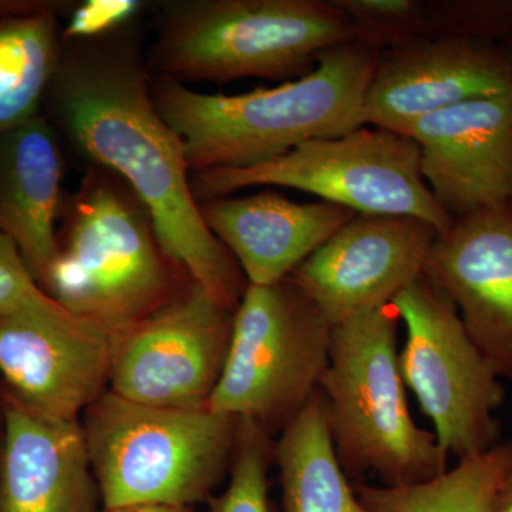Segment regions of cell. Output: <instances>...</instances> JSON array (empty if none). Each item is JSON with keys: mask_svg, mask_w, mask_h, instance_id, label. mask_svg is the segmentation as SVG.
Listing matches in <instances>:
<instances>
[{"mask_svg": "<svg viewBox=\"0 0 512 512\" xmlns=\"http://www.w3.org/2000/svg\"><path fill=\"white\" fill-rule=\"evenodd\" d=\"M69 43L49 89L60 126L93 165L136 192L188 278L237 311L248 279L202 218L183 141L158 113L146 64L113 35Z\"/></svg>", "mask_w": 512, "mask_h": 512, "instance_id": "cell-1", "label": "cell"}, {"mask_svg": "<svg viewBox=\"0 0 512 512\" xmlns=\"http://www.w3.org/2000/svg\"><path fill=\"white\" fill-rule=\"evenodd\" d=\"M380 53L363 40L332 47L301 79L241 94L200 93L151 76V96L183 141L191 174L247 168L363 127V99Z\"/></svg>", "mask_w": 512, "mask_h": 512, "instance_id": "cell-2", "label": "cell"}, {"mask_svg": "<svg viewBox=\"0 0 512 512\" xmlns=\"http://www.w3.org/2000/svg\"><path fill=\"white\" fill-rule=\"evenodd\" d=\"M59 224L42 288L114 339L192 282L165 252L136 192L107 168L90 167L63 200Z\"/></svg>", "mask_w": 512, "mask_h": 512, "instance_id": "cell-3", "label": "cell"}, {"mask_svg": "<svg viewBox=\"0 0 512 512\" xmlns=\"http://www.w3.org/2000/svg\"><path fill=\"white\" fill-rule=\"evenodd\" d=\"M362 40L333 0H175L161 6L153 77L229 83L301 79L319 56Z\"/></svg>", "mask_w": 512, "mask_h": 512, "instance_id": "cell-4", "label": "cell"}, {"mask_svg": "<svg viewBox=\"0 0 512 512\" xmlns=\"http://www.w3.org/2000/svg\"><path fill=\"white\" fill-rule=\"evenodd\" d=\"M399 320L387 305L332 326L329 365L319 383L346 476L373 471L384 487L424 483L447 471L436 436L420 429L407 407Z\"/></svg>", "mask_w": 512, "mask_h": 512, "instance_id": "cell-5", "label": "cell"}, {"mask_svg": "<svg viewBox=\"0 0 512 512\" xmlns=\"http://www.w3.org/2000/svg\"><path fill=\"white\" fill-rule=\"evenodd\" d=\"M82 429L103 508L191 507L231 468L238 419L204 409H164L106 390Z\"/></svg>", "mask_w": 512, "mask_h": 512, "instance_id": "cell-6", "label": "cell"}, {"mask_svg": "<svg viewBox=\"0 0 512 512\" xmlns=\"http://www.w3.org/2000/svg\"><path fill=\"white\" fill-rule=\"evenodd\" d=\"M252 187L309 192L356 214L410 215L439 232L451 222L421 177L417 144L384 128L363 126L345 136L316 138L252 167L191 174L198 202Z\"/></svg>", "mask_w": 512, "mask_h": 512, "instance_id": "cell-7", "label": "cell"}, {"mask_svg": "<svg viewBox=\"0 0 512 512\" xmlns=\"http://www.w3.org/2000/svg\"><path fill=\"white\" fill-rule=\"evenodd\" d=\"M332 325L289 279L248 285L210 409L272 429L301 412L329 365Z\"/></svg>", "mask_w": 512, "mask_h": 512, "instance_id": "cell-8", "label": "cell"}, {"mask_svg": "<svg viewBox=\"0 0 512 512\" xmlns=\"http://www.w3.org/2000/svg\"><path fill=\"white\" fill-rule=\"evenodd\" d=\"M407 329L399 353L403 382L434 424L443 453L478 456L500 443L494 413L505 389L467 332L456 305L426 276L392 302Z\"/></svg>", "mask_w": 512, "mask_h": 512, "instance_id": "cell-9", "label": "cell"}, {"mask_svg": "<svg viewBox=\"0 0 512 512\" xmlns=\"http://www.w3.org/2000/svg\"><path fill=\"white\" fill-rule=\"evenodd\" d=\"M232 323L234 312L190 282L114 339L110 392L144 406L210 407L227 360Z\"/></svg>", "mask_w": 512, "mask_h": 512, "instance_id": "cell-10", "label": "cell"}, {"mask_svg": "<svg viewBox=\"0 0 512 512\" xmlns=\"http://www.w3.org/2000/svg\"><path fill=\"white\" fill-rule=\"evenodd\" d=\"M437 234L410 215L357 214L286 279L339 325L392 305L423 275Z\"/></svg>", "mask_w": 512, "mask_h": 512, "instance_id": "cell-11", "label": "cell"}, {"mask_svg": "<svg viewBox=\"0 0 512 512\" xmlns=\"http://www.w3.org/2000/svg\"><path fill=\"white\" fill-rule=\"evenodd\" d=\"M504 94H512L507 46L421 37L382 50L363 99L362 123L404 134L437 111Z\"/></svg>", "mask_w": 512, "mask_h": 512, "instance_id": "cell-12", "label": "cell"}, {"mask_svg": "<svg viewBox=\"0 0 512 512\" xmlns=\"http://www.w3.org/2000/svg\"><path fill=\"white\" fill-rule=\"evenodd\" d=\"M113 345V336L77 318H2L5 397L40 419L76 423L106 392Z\"/></svg>", "mask_w": 512, "mask_h": 512, "instance_id": "cell-13", "label": "cell"}, {"mask_svg": "<svg viewBox=\"0 0 512 512\" xmlns=\"http://www.w3.org/2000/svg\"><path fill=\"white\" fill-rule=\"evenodd\" d=\"M423 275L456 305L495 375L512 380V202L451 218Z\"/></svg>", "mask_w": 512, "mask_h": 512, "instance_id": "cell-14", "label": "cell"}, {"mask_svg": "<svg viewBox=\"0 0 512 512\" xmlns=\"http://www.w3.org/2000/svg\"><path fill=\"white\" fill-rule=\"evenodd\" d=\"M424 183L451 218L512 202V94L463 101L404 133Z\"/></svg>", "mask_w": 512, "mask_h": 512, "instance_id": "cell-15", "label": "cell"}, {"mask_svg": "<svg viewBox=\"0 0 512 512\" xmlns=\"http://www.w3.org/2000/svg\"><path fill=\"white\" fill-rule=\"evenodd\" d=\"M205 224L251 285H274L328 242L356 212L332 202H293L274 191L200 202Z\"/></svg>", "mask_w": 512, "mask_h": 512, "instance_id": "cell-16", "label": "cell"}, {"mask_svg": "<svg viewBox=\"0 0 512 512\" xmlns=\"http://www.w3.org/2000/svg\"><path fill=\"white\" fill-rule=\"evenodd\" d=\"M0 512H97L100 494L82 424L33 416L5 397Z\"/></svg>", "mask_w": 512, "mask_h": 512, "instance_id": "cell-17", "label": "cell"}, {"mask_svg": "<svg viewBox=\"0 0 512 512\" xmlns=\"http://www.w3.org/2000/svg\"><path fill=\"white\" fill-rule=\"evenodd\" d=\"M62 165L56 131L43 117L0 134V231L40 286L57 251Z\"/></svg>", "mask_w": 512, "mask_h": 512, "instance_id": "cell-18", "label": "cell"}, {"mask_svg": "<svg viewBox=\"0 0 512 512\" xmlns=\"http://www.w3.org/2000/svg\"><path fill=\"white\" fill-rule=\"evenodd\" d=\"M274 460L284 512H369L340 466L319 389L282 429Z\"/></svg>", "mask_w": 512, "mask_h": 512, "instance_id": "cell-19", "label": "cell"}, {"mask_svg": "<svg viewBox=\"0 0 512 512\" xmlns=\"http://www.w3.org/2000/svg\"><path fill=\"white\" fill-rule=\"evenodd\" d=\"M57 13H30L0 22V134L39 116L62 55Z\"/></svg>", "mask_w": 512, "mask_h": 512, "instance_id": "cell-20", "label": "cell"}, {"mask_svg": "<svg viewBox=\"0 0 512 512\" xmlns=\"http://www.w3.org/2000/svg\"><path fill=\"white\" fill-rule=\"evenodd\" d=\"M512 467V436L424 483L406 487H353L369 512H490Z\"/></svg>", "mask_w": 512, "mask_h": 512, "instance_id": "cell-21", "label": "cell"}, {"mask_svg": "<svg viewBox=\"0 0 512 512\" xmlns=\"http://www.w3.org/2000/svg\"><path fill=\"white\" fill-rule=\"evenodd\" d=\"M271 434L251 419H238L227 490L210 498V512H272L268 468L274 460Z\"/></svg>", "mask_w": 512, "mask_h": 512, "instance_id": "cell-22", "label": "cell"}, {"mask_svg": "<svg viewBox=\"0 0 512 512\" xmlns=\"http://www.w3.org/2000/svg\"><path fill=\"white\" fill-rule=\"evenodd\" d=\"M426 37L505 45L512 39V0L426 2Z\"/></svg>", "mask_w": 512, "mask_h": 512, "instance_id": "cell-23", "label": "cell"}, {"mask_svg": "<svg viewBox=\"0 0 512 512\" xmlns=\"http://www.w3.org/2000/svg\"><path fill=\"white\" fill-rule=\"evenodd\" d=\"M359 29L363 42L390 49L427 36L426 2L333 0Z\"/></svg>", "mask_w": 512, "mask_h": 512, "instance_id": "cell-24", "label": "cell"}, {"mask_svg": "<svg viewBox=\"0 0 512 512\" xmlns=\"http://www.w3.org/2000/svg\"><path fill=\"white\" fill-rule=\"evenodd\" d=\"M18 315L76 318L47 295L20 254L18 245L0 231V319Z\"/></svg>", "mask_w": 512, "mask_h": 512, "instance_id": "cell-25", "label": "cell"}, {"mask_svg": "<svg viewBox=\"0 0 512 512\" xmlns=\"http://www.w3.org/2000/svg\"><path fill=\"white\" fill-rule=\"evenodd\" d=\"M141 5L138 0H87L73 9L62 40L84 42L114 35L136 18Z\"/></svg>", "mask_w": 512, "mask_h": 512, "instance_id": "cell-26", "label": "cell"}, {"mask_svg": "<svg viewBox=\"0 0 512 512\" xmlns=\"http://www.w3.org/2000/svg\"><path fill=\"white\" fill-rule=\"evenodd\" d=\"M66 2H43V0H0V22L13 16L39 12H62Z\"/></svg>", "mask_w": 512, "mask_h": 512, "instance_id": "cell-27", "label": "cell"}, {"mask_svg": "<svg viewBox=\"0 0 512 512\" xmlns=\"http://www.w3.org/2000/svg\"><path fill=\"white\" fill-rule=\"evenodd\" d=\"M101 512H192V508L163 504H131L121 505V507L103 508Z\"/></svg>", "mask_w": 512, "mask_h": 512, "instance_id": "cell-28", "label": "cell"}, {"mask_svg": "<svg viewBox=\"0 0 512 512\" xmlns=\"http://www.w3.org/2000/svg\"><path fill=\"white\" fill-rule=\"evenodd\" d=\"M490 512H512V467L495 494Z\"/></svg>", "mask_w": 512, "mask_h": 512, "instance_id": "cell-29", "label": "cell"}, {"mask_svg": "<svg viewBox=\"0 0 512 512\" xmlns=\"http://www.w3.org/2000/svg\"><path fill=\"white\" fill-rule=\"evenodd\" d=\"M505 46H507L508 49H510V52H511V55H512V39L510 40V42L505 43Z\"/></svg>", "mask_w": 512, "mask_h": 512, "instance_id": "cell-30", "label": "cell"}, {"mask_svg": "<svg viewBox=\"0 0 512 512\" xmlns=\"http://www.w3.org/2000/svg\"><path fill=\"white\" fill-rule=\"evenodd\" d=\"M0 440H2V439H0Z\"/></svg>", "mask_w": 512, "mask_h": 512, "instance_id": "cell-31", "label": "cell"}]
</instances>
